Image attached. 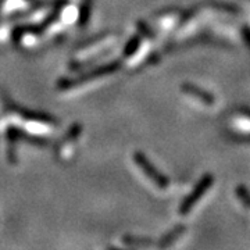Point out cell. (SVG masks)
<instances>
[{
	"mask_svg": "<svg viewBox=\"0 0 250 250\" xmlns=\"http://www.w3.org/2000/svg\"><path fill=\"white\" fill-rule=\"evenodd\" d=\"M136 160H138V164H141V166H142L143 170L147 171V175H150V177L157 182V185H160V187H166V185H167V181L163 178V177H160L159 174H156V171L153 170L152 166H149L142 156H138V154H136Z\"/></svg>",
	"mask_w": 250,
	"mask_h": 250,
	"instance_id": "cell-1",
	"label": "cell"
},
{
	"mask_svg": "<svg viewBox=\"0 0 250 250\" xmlns=\"http://www.w3.org/2000/svg\"><path fill=\"white\" fill-rule=\"evenodd\" d=\"M210 182H211V178H206L203 182H200V185L197 187L196 192H193V193H192V196L189 197L187 202H185V205L182 206V211H188V208L190 207V205H192L193 202H196L197 199L200 197V193H202L205 189H207V188H208Z\"/></svg>",
	"mask_w": 250,
	"mask_h": 250,
	"instance_id": "cell-2",
	"label": "cell"
}]
</instances>
